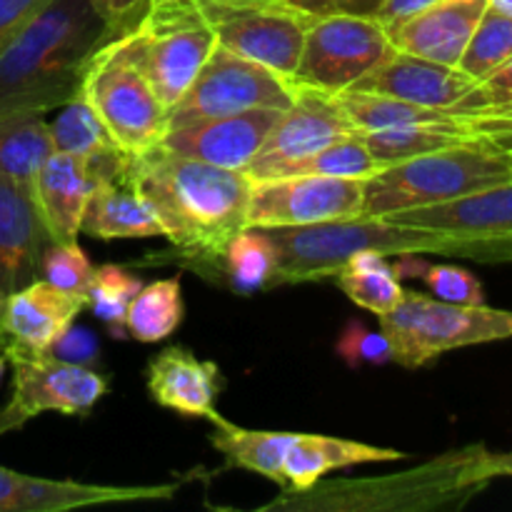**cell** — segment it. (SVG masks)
Here are the masks:
<instances>
[{"mask_svg": "<svg viewBox=\"0 0 512 512\" xmlns=\"http://www.w3.org/2000/svg\"><path fill=\"white\" fill-rule=\"evenodd\" d=\"M128 175L158 215L165 238L200 268L218 270L225 245L248 228L253 180L243 170L218 168L155 145L130 155Z\"/></svg>", "mask_w": 512, "mask_h": 512, "instance_id": "obj_1", "label": "cell"}, {"mask_svg": "<svg viewBox=\"0 0 512 512\" xmlns=\"http://www.w3.org/2000/svg\"><path fill=\"white\" fill-rule=\"evenodd\" d=\"M110 38L93 0H48L0 50V115L63 108L80 93L90 55Z\"/></svg>", "mask_w": 512, "mask_h": 512, "instance_id": "obj_2", "label": "cell"}, {"mask_svg": "<svg viewBox=\"0 0 512 512\" xmlns=\"http://www.w3.org/2000/svg\"><path fill=\"white\" fill-rule=\"evenodd\" d=\"M278 253L273 285L310 283L338 275L355 255L375 253L383 258L400 255H445L460 258L453 238L435 230L408 228L385 218H350L298 228H263Z\"/></svg>", "mask_w": 512, "mask_h": 512, "instance_id": "obj_3", "label": "cell"}, {"mask_svg": "<svg viewBox=\"0 0 512 512\" xmlns=\"http://www.w3.org/2000/svg\"><path fill=\"white\" fill-rule=\"evenodd\" d=\"M508 183H512L510 150L498 148L483 138L470 140L380 168L365 180L360 215L385 218V215L448 203Z\"/></svg>", "mask_w": 512, "mask_h": 512, "instance_id": "obj_4", "label": "cell"}, {"mask_svg": "<svg viewBox=\"0 0 512 512\" xmlns=\"http://www.w3.org/2000/svg\"><path fill=\"white\" fill-rule=\"evenodd\" d=\"M123 35L168 113L218 48L213 25L198 0H148Z\"/></svg>", "mask_w": 512, "mask_h": 512, "instance_id": "obj_5", "label": "cell"}, {"mask_svg": "<svg viewBox=\"0 0 512 512\" xmlns=\"http://www.w3.org/2000/svg\"><path fill=\"white\" fill-rule=\"evenodd\" d=\"M80 98L98 113L118 148L128 155L155 148L168 133V108L130 55L123 33L90 55L80 80Z\"/></svg>", "mask_w": 512, "mask_h": 512, "instance_id": "obj_6", "label": "cell"}, {"mask_svg": "<svg viewBox=\"0 0 512 512\" xmlns=\"http://www.w3.org/2000/svg\"><path fill=\"white\" fill-rule=\"evenodd\" d=\"M393 353L403 368H423L443 353L470 345L512 338V310L490 305H455L405 290V298L388 315H380Z\"/></svg>", "mask_w": 512, "mask_h": 512, "instance_id": "obj_7", "label": "cell"}, {"mask_svg": "<svg viewBox=\"0 0 512 512\" xmlns=\"http://www.w3.org/2000/svg\"><path fill=\"white\" fill-rule=\"evenodd\" d=\"M293 100V80L218 45L183 98L170 108L168 130L245 110H288Z\"/></svg>", "mask_w": 512, "mask_h": 512, "instance_id": "obj_8", "label": "cell"}, {"mask_svg": "<svg viewBox=\"0 0 512 512\" xmlns=\"http://www.w3.org/2000/svg\"><path fill=\"white\" fill-rule=\"evenodd\" d=\"M3 353L13 365V393L0 408V438L43 413L88 415L108 395V380L90 365L10 345H5Z\"/></svg>", "mask_w": 512, "mask_h": 512, "instance_id": "obj_9", "label": "cell"}, {"mask_svg": "<svg viewBox=\"0 0 512 512\" xmlns=\"http://www.w3.org/2000/svg\"><path fill=\"white\" fill-rule=\"evenodd\" d=\"M388 28L368 15H323L310 20L293 83L340 93L393 53Z\"/></svg>", "mask_w": 512, "mask_h": 512, "instance_id": "obj_10", "label": "cell"}, {"mask_svg": "<svg viewBox=\"0 0 512 512\" xmlns=\"http://www.w3.org/2000/svg\"><path fill=\"white\" fill-rule=\"evenodd\" d=\"M220 48L293 80L310 20L285 0H198Z\"/></svg>", "mask_w": 512, "mask_h": 512, "instance_id": "obj_11", "label": "cell"}, {"mask_svg": "<svg viewBox=\"0 0 512 512\" xmlns=\"http://www.w3.org/2000/svg\"><path fill=\"white\" fill-rule=\"evenodd\" d=\"M385 220L448 235L458 243L463 260L512 265V183L448 203L385 215Z\"/></svg>", "mask_w": 512, "mask_h": 512, "instance_id": "obj_12", "label": "cell"}, {"mask_svg": "<svg viewBox=\"0 0 512 512\" xmlns=\"http://www.w3.org/2000/svg\"><path fill=\"white\" fill-rule=\"evenodd\" d=\"M363 195L365 180L353 178L285 175L258 180L250 188L248 228H298L358 218Z\"/></svg>", "mask_w": 512, "mask_h": 512, "instance_id": "obj_13", "label": "cell"}, {"mask_svg": "<svg viewBox=\"0 0 512 512\" xmlns=\"http://www.w3.org/2000/svg\"><path fill=\"white\" fill-rule=\"evenodd\" d=\"M350 133L355 130L350 128L333 93L295 83L293 105L280 113L263 148L245 168V175L253 183L278 178L288 165L320 153Z\"/></svg>", "mask_w": 512, "mask_h": 512, "instance_id": "obj_14", "label": "cell"}, {"mask_svg": "<svg viewBox=\"0 0 512 512\" xmlns=\"http://www.w3.org/2000/svg\"><path fill=\"white\" fill-rule=\"evenodd\" d=\"M178 485H90L48 480L0 465V512H65L98 505L170 500Z\"/></svg>", "mask_w": 512, "mask_h": 512, "instance_id": "obj_15", "label": "cell"}, {"mask_svg": "<svg viewBox=\"0 0 512 512\" xmlns=\"http://www.w3.org/2000/svg\"><path fill=\"white\" fill-rule=\"evenodd\" d=\"M283 110L258 108L220 118L195 120V123L170 128L163 143L173 153L203 160L228 170H243L250 165Z\"/></svg>", "mask_w": 512, "mask_h": 512, "instance_id": "obj_16", "label": "cell"}, {"mask_svg": "<svg viewBox=\"0 0 512 512\" xmlns=\"http://www.w3.org/2000/svg\"><path fill=\"white\" fill-rule=\"evenodd\" d=\"M128 153L98 158V180L85 205L80 233L100 240L158 238L163 233L158 215L128 175Z\"/></svg>", "mask_w": 512, "mask_h": 512, "instance_id": "obj_17", "label": "cell"}, {"mask_svg": "<svg viewBox=\"0 0 512 512\" xmlns=\"http://www.w3.org/2000/svg\"><path fill=\"white\" fill-rule=\"evenodd\" d=\"M490 0H440L413 15L388 23L395 50L443 65H455L478 28Z\"/></svg>", "mask_w": 512, "mask_h": 512, "instance_id": "obj_18", "label": "cell"}, {"mask_svg": "<svg viewBox=\"0 0 512 512\" xmlns=\"http://www.w3.org/2000/svg\"><path fill=\"white\" fill-rule=\"evenodd\" d=\"M83 308V298L35 278L25 288L5 295L0 308V340L8 338V343H3V348L10 345L28 353H48Z\"/></svg>", "mask_w": 512, "mask_h": 512, "instance_id": "obj_19", "label": "cell"}, {"mask_svg": "<svg viewBox=\"0 0 512 512\" xmlns=\"http://www.w3.org/2000/svg\"><path fill=\"white\" fill-rule=\"evenodd\" d=\"M475 80L455 65L393 50L378 68L353 85L355 90L390 95L435 110H450L473 90Z\"/></svg>", "mask_w": 512, "mask_h": 512, "instance_id": "obj_20", "label": "cell"}, {"mask_svg": "<svg viewBox=\"0 0 512 512\" xmlns=\"http://www.w3.org/2000/svg\"><path fill=\"white\" fill-rule=\"evenodd\" d=\"M98 180L95 160L53 150L33 183V200L50 243H73Z\"/></svg>", "mask_w": 512, "mask_h": 512, "instance_id": "obj_21", "label": "cell"}, {"mask_svg": "<svg viewBox=\"0 0 512 512\" xmlns=\"http://www.w3.org/2000/svg\"><path fill=\"white\" fill-rule=\"evenodd\" d=\"M50 243L33 193L18 180L0 173V290L15 293L33 283L40 258Z\"/></svg>", "mask_w": 512, "mask_h": 512, "instance_id": "obj_22", "label": "cell"}, {"mask_svg": "<svg viewBox=\"0 0 512 512\" xmlns=\"http://www.w3.org/2000/svg\"><path fill=\"white\" fill-rule=\"evenodd\" d=\"M148 393L160 408L185 418H210L220 393V370L210 360L195 358L185 345H170L145 368Z\"/></svg>", "mask_w": 512, "mask_h": 512, "instance_id": "obj_23", "label": "cell"}, {"mask_svg": "<svg viewBox=\"0 0 512 512\" xmlns=\"http://www.w3.org/2000/svg\"><path fill=\"white\" fill-rule=\"evenodd\" d=\"M405 458V453L393 448L358 443V440L330 438V435L295 433L283 460L285 485L298 493H308L318 485L320 478L343 468L368 463H390Z\"/></svg>", "mask_w": 512, "mask_h": 512, "instance_id": "obj_24", "label": "cell"}, {"mask_svg": "<svg viewBox=\"0 0 512 512\" xmlns=\"http://www.w3.org/2000/svg\"><path fill=\"white\" fill-rule=\"evenodd\" d=\"M213 435L210 443L225 458L230 468L248 470V473L263 475L273 483L285 485L283 460L293 443L295 433H275V430H250L220 418L218 413L210 415Z\"/></svg>", "mask_w": 512, "mask_h": 512, "instance_id": "obj_25", "label": "cell"}, {"mask_svg": "<svg viewBox=\"0 0 512 512\" xmlns=\"http://www.w3.org/2000/svg\"><path fill=\"white\" fill-rule=\"evenodd\" d=\"M50 125L40 113L0 115V173L33 193L40 165L53 153Z\"/></svg>", "mask_w": 512, "mask_h": 512, "instance_id": "obj_26", "label": "cell"}, {"mask_svg": "<svg viewBox=\"0 0 512 512\" xmlns=\"http://www.w3.org/2000/svg\"><path fill=\"white\" fill-rule=\"evenodd\" d=\"M363 138L365 148L370 150L375 160L383 168L395 163H405L418 155L435 153V150L453 148V145L480 140L478 135L470 133L463 123L455 118L445 123H423V125H405V128L373 130V133H358Z\"/></svg>", "mask_w": 512, "mask_h": 512, "instance_id": "obj_27", "label": "cell"}, {"mask_svg": "<svg viewBox=\"0 0 512 512\" xmlns=\"http://www.w3.org/2000/svg\"><path fill=\"white\" fill-rule=\"evenodd\" d=\"M333 95L355 133L405 128V125L445 123V120L453 118L448 110L425 108V105H415V103H408V100L390 98V95L368 93V90L348 88Z\"/></svg>", "mask_w": 512, "mask_h": 512, "instance_id": "obj_28", "label": "cell"}, {"mask_svg": "<svg viewBox=\"0 0 512 512\" xmlns=\"http://www.w3.org/2000/svg\"><path fill=\"white\" fill-rule=\"evenodd\" d=\"M185 318L180 278L143 285L125 313V333L138 343H160L180 328Z\"/></svg>", "mask_w": 512, "mask_h": 512, "instance_id": "obj_29", "label": "cell"}, {"mask_svg": "<svg viewBox=\"0 0 512 512\" xmlns=\"http://www.w3.org/2000/svg\"><path fill=\"white\" fill-rule=\"evenodd\" d=\"M338 288L353 300L358 308L373 315H388L405 298V288L395 275L393 265L383 255L360 253L335 275Z\"/></svg>", "mask_w": 512, "mask_h": 512, "instance_id": "obj_30", "label": "cell"}, {"mask_svg": "<svg viewBox=\"0 0 512 512\" xmlns=\"http://www.w3.org/2000/svg\"><path fill=\"white\" fill-rule=\"evenodd\" d=\"M278 253L263 228H243L223 250L218 270L228 278L235 293H255L260 288H270Z\"/></svg>", "mask_w": 512, "mask_h": 512, "instance_id": "obj_31", "label": "cell"}, {"mask_svg": "<svg viewBox=\"0 0 512 512\" xmlns=\"http://www.w3.org/2000/svg\"><path fill=\"white\" fill-rule=\"evenodd\" d=\"M48 125L53 148L63 150V153L83 155L90 160L123 153L103 125V120L98 118V113L80 98V93L73 100H68L60 108L58 118Z\"/></svg>", "mask_w": 512, "mask_h": 512, "instance_id": "obj_32", "label": "cell"}, {"mask_svg": "<svg viewBox=\"0 0 512 512\" xmlns=\"http://www.w3.org/2000/svg\"><path fill=\"white\" fill-rule=\"evenodd\" d=\"M512 58V15L488 5L478 28L470 35L458 68L475 83Z\"/></svg>", "mask_w": 512, "mask_h": 512, "instance_id": "obj_33", "label": "cell"}, {"mask_svg": "<svg viewBox=\"0 0 512 512\" xmlns=\"http://www.w3.org/2000/svg\"><path fill=\"white\" fill-rule=\"evenodd\" d=\"M380 168L383 165L370 155L363 138L358 133H350L340 138L338 143L323 148L320 153L310 155V158L300 160V163L288 165L278 178H285V175H328V178L368 180Z\"/></svg>", "mask_w": 512, "mask_h": 512, "instance_id": "obj_34", "label": "cell"}, {"mask_svg": "<svg viewBox=\"0 0 512 512\" xmlns=\"http://www.w3.org/2000/svg\"><path fill=\"white\" fill-rule=\"evenodd\" d=\"M140 288L143 283L120 265H100L93 270V278L85 290V308L93 310L95 318L103 320L110 333L123 338L125 313Z\"/></svg>", "mask_w": 512, "mask_h": 512, "instance_id": "obj_35", "label": "cell"}, {"mask_svg": "<svg viewBox=\"0 0 512 512\" xmlns=\"http://www.w3.org/2000/svg\"><path fill=\"white\" fill-rule=\"evenodd\" d=\"M93 263L88 260L78 240L73 243H48L40 258V273L55 288L85 300L90 278H93Z\"/></svg>", "mask_w": 512, "mask_h": 512, "instance_id": "obj_36", "label": "cell"}, {"mask_svg": "<svg viewBox=\"0 0 512 512\" xmlns=\"http://www.w3.org/2000/svg\"><path fill=\"white\" fill-rule=\"evenodd\" d=\"M433 298L445 300L455 305H480L485 303V290L480 280L470 270L458 268V265H430L423 263L418 275Z\"/></svg>", "mask_w": 512, "mask_h": 512, "instance_id": "obj_37", "label": "cell"}, {"mask_svg": "<svg viewBox=\"0 0 512 512\" xmlns=\"http://www.w3.org/2000/svg\"><path fill=\"white\" fill-rule=\"evenodd\" d=\"M335 353L350 365V368H363V365H385L393 363L390 343L383 330H373L368 325L350 320L340 335Z\"/></svg>", "mask_w": 512, "mask_h": 512, "instance_id": "obj_38", "label": "cell"}, {"mask_svg": "<svg viewBox=\"0 0 512 512\" xmlns=\"http://www.w3.org/2000/svg\"><path fill=\"white\" fill-rule=\"evenodd\" d=\"M505 103H512V58L505 60V63L500 65V68H495L490 75H485L483 80H478V83L473 85V90H470L458 105H453L448 113H475V110L495 108V105Z\"/></svg>", "mask_w": 512, "mask_h": 512, "instance_id": "obj_39", "label": "cell"}, {"mask_svg": "<svg viewBox=\"0 0 512 512\" xmlns=\"http://www.w3.org/2000/svg\"><path fill=\"white\" fill-rule=\"evenodd\" d=\"M458 123H463L478 138L498 145V148L512 150V103L495 105V108L475 110V113L453 115Z\"/></svg>", "mask_w": 512, "mask_h": 512, "instance_id": "obj_40", "label": "cell"}, {"mask_svg": "<svg viewBox=\"0 0 512 512\" xmlns=\"http://www.w3.org/2000/svg\"><path fill=\"white\" fill-rule=\"evenodd\" d=\"M285 3L308 15V18H323V15H368V18H375L385 0H285Z\"/></svg>", "mask_w": 512, "mask_h": 512, "instance_id": "obj_41", "label": "cell"}, {"mask_svg": "<svg viewBox=\"0 0 512 512\" xmlns=\"http://www.w3.org/2000/svg\"><path fill=\"white\" fill-rule=\"evenodd\" d=\"M48 353H53L55 358L70 360V363L90 365V360L98 355V340L90 335V330L73 328V325H70V328L55 340L53 348H50Z\"/></svg>", "mask_w": 512, "mask_h": 512, "instance_id": "obj_42", "label": "cell"}, {"mask_svg": "<svg viewBox=\"0 0 512 512\" xmlns=\"http://www.w3.org/2000/svg\"><path fill=\"white\" fill-rule=\"evenodd\" d=\"M48 0H0V50Z\"/></svg>", "mask_w": 512, "mask_h": 512, "instance_id": "obj_43", "label": "cell"}, {"mask_svg": "<svg viewBox=\"0 0 512 512\" xmlns=\"http://www.w3.org/2000/svg\"><path fill=\"white\" fill-rule=\"evenodd\" d=\"M145 3H148V0H93L100 18L110 25V30H113L115 35L133 28L135 20L143 13Z\"/></svg>", "mask_w": 512, "mask_h": 512, "instance_id": "obj_44", "label": "cell"}, {"mask_svg": "<svg viewBox=\"0 0 512 512\" xmlns=\"http://www.w3.org/2000/svg\"><path fill=\"white\" fill-rule=\"evenodd\" d=\"M433 3H440V0H385L383 8L378 10V15H375V18H378L383 25H388V23H393V20L405 18V15L418 13V10L428 8V5H433Z\"/></svg>", "mask_w": 512, "mask_h": 512, "instance_id": "obj_45", "label": "cell"}, {"mask_svg": "<svg viewBox=\"0 0 512 512\" xmlns=\"http://www.w3.org/2000/svg\"><path fill=\"white\" fill-rule=\"evenodd\" d=\"M485 478H512V453H488L483 460Z\"/></svg>", "mask_w": 512, "mask_h": 512, "instance_id": "obj_46", "label": "cell"}, {"mask_svg": "<svg viewBox=\"0 0 512 512\" xmlns=\"http://www.w3.org/2000/svg\"><path fill=\"white\" fill-rule=\"evenodd\" d=\"M490 5H493V8H498V10H503V13L512 15V0H490Z\"/></svg>", "mask_w": 512, "mask_h": 512, "instance_id": "obj_47", "label": "cell"}, {"mask_svg": "<svg viewBox=\"0 0 512 512\" xmlns=\"http://www.w3.org/2000/svg\"><path fill=\"white\" fill-rule=\"evenodd\" d=\"M3 373H5V358L0 355V380H3Z\"/></svg>", "mask_w": 512, "mask_h": 512, "instance_id": "obj_48", "label": "cell"}, {"mask_svg": "<svg viewBox=\"0 0 512 512\" xmlns=\"http://www.w3.org/2000/svg\"><path fill=\"white\" fill-rule=\"evenodd\" d=\"M3 300H5V295H3V290H0V308H3Z\"/></svg>", "mask_w": 512, "mask_h": 512, "instance_id": "obj_49", "label": "cell"}, {"mask_svg": "<svg viewBox=\"0 0 512 512\" xmlns=\"http://www.w3.org/2000/svg\"><path fill=\"white\" fill-rule=\"evenodd\" d=\"M510 153H512V150H510Z\"/></svg>", "mask_w": 512, "mask_h": 512, "instance_id": "obj_50", "label": "cell"}]
</instances>
